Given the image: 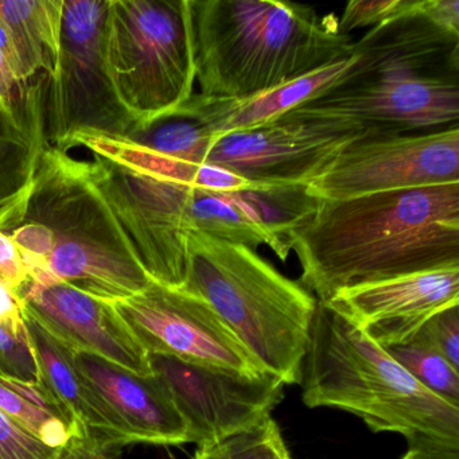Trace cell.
Here are the masks:
<instances>
[{
	"label": "cell",
	"mask_w": 459,
	"mask_h": 459,
	"mask_svg": "<svg viewBox=\"0 0 459 459\" xmlns=\"http://www.w3.org/2000/svg\"><path fill=\"white\" fill-rule=\"evenodd\" d=\"M300 284L326 303L342 290L459 268V182L318 200L287 232Z\"/></svg>",
	"instance_id": "6da1fadb"
},
{
	"label": "cell",
	"mask_w": 459,
	"mask_h": 459,
	"mask_svg": "<svg viewBox=\"0 0 459 459\" xmlns=\"http://www.w3.org/2000/svg\"><path fill=\"white\" fill-rule=\"evenodd\" d=\"M0 230L20 249L29 278L49 275L109 303L152 284L90 162L50 144L41 150L28 197Z\"/></svg>",
	"instance_id": "7a4b0ae2"
},
{
	"label": "cell",
	"mask_w": 459,
	"mask_h": 459,
	"mask_svg": "<svg viewBox=\"0 0 459 459\" xmlns=\"http://www.w3.org/2000/svg\"><path fill=\"white\" fill-rule=\"evenodd\" d=\"M303 403L338 408L373 432H396L408 451L459 459V408L435 396L380 345L319 303L300 369Z\"/></svg>",
	"instance_id": "3957f363"
},
{
	"label": "cell",
	"mask_w": 459,
	"mask_h": 459,
	"mask_svg": "<svg viewBox=\"0 0 459 459\" xmlns=\"http://www.w3.org/2000/svg\"><path fill=\"white\" fill-rule=\"evenodd\" d=\"M201 95L243 99L275 90L345 57L351 34L334 15L270 0H189Z\"/></svg>",
	"instance_id": "277c9868"
},
{
	"label": "cell",
	"mask_w": 459,
	"mask_h": 459,
	"mask_svg": "<svg viewBox=\"0 0 459 459\" xmlns=\"http://www.w3.org/2000/svg\"><path fill=\"white\" fill-rule=\"evenodd\" d=\"M92 157L93 181L155 283L184 287L187 241L195 232L252 249L270 247L283 262L289 256L286 238L263 222L248 193L193 189Z\"/></svg>",
	"instance_id": "5b68a950"
},
{
	"label": "cell",
	"mask_w": 459,
	"mask_h": 459,
	"mask_svg": "<svg viewBox=\"0 0 459 459\" xmlns=\"http://www.w3.org/2000/svg\"><path fill=\"white\" fill-rule=\"evenodd\" d=\"M182 289L205 300L267 372L286 385L300 369L318 300L256 249L192 233Z\"/></svg>",
	"instance_id": "8992f818"
},
{
	"label": "cell",
	"mask_w": 459,
	"mask_h": 459,
	"mask_svg": "<svg viewBox=\"0 0 459 459\" xmlns=\"http://www.w3.org/2000/svg\"><path fill=\"white\" fill-rule=\"evenodd\" d=\"M107 58L136 125L173 114L195 93L189 0H111Z\"/></svg>",
	"instance_id": "52a82bcc"
},
{
	"label": "cell",
	"mask_w": 459,
	"mask_h": 459,
	"mask_svg": "<svg viewBox=\"0 0 459 459\" xmlns=\"http://www.w3.org/2000/svg\"><path fill=\"white\" fill-rule=\"evenodd\" d=\"M111 0H64L57 68L45 85L48 143L60 152L80 136L123 138L136 126L117 95L107 58Z\"/></svg>",
	"instance_id": "ba28073f"
},
{
	"label": "cell",
	"mask_w": 459,
	"mask_h": 459,
	"mask_svg": "<svg viewBox=\"0 0 459 459\" xmlns=\"http://www.w3.org/2000/svg\"><path fill=\"white\" fill-rule=\"evenodd\" d=\"M458 76L407 71L369 74L298 107L279 120L338 123L375 135L455 127Z\"/></svg>",
	"instance_id": "9c48e42d"
},
{
	"label": "cell",
	"mask_w": 459,
	"mask_h": 459,
	"mask_svg": "<svg viewBox=\"0 0 459 459\" xmlns=\"http://www.w3.org/2000/svg\"><path fill=\"white\" fill-rule=\"evenodd\" d=\"M459 182V127L367 135L349 144L307 186L316 200H341Z\"/></svg>",
	"instance_id": "30bf717a"
},
{
	"label": "cell",
	"mask_w": 459,
	"mask_h": 459,
	"mask_svg": "<svg viewBox=\"0 0 459 459\" xmlns=\"http://www.w3.org/2000/svg\"><path fill=\"white\" fill-rule=\"evenodd\" d=\"M367 135L375 134L332 122L278 120L254 130L212 136L198 163L263 186L307 187L343 149Z\"/></svg>",
	"instance_id": "8fae6325"
},
{
	"label": "cell",
	"mask_w": 459,
	"mask_h": 459,
	"mask_svg": "<svg viewBox=\"0 0 459 459\" xmlns=\"http://www.w3.org/2000/svg\"><path fill=\"white\" fill-rule=\"evenodd\" d=\"M112 305L149 354L254 377L267 373L216 311L184 289L152 281L144 291Z\"/></svg>",
	"instance_id": "7c38bea8"
},
{
	"label": "cell",
	"mask_w": 459,
	"mask_h": 459,
	"mask_svg": "<svg viewBox=\"0 0 459 459\" xmlns=\"http://www.w3.org/2000/svg\"><path fill=\"white\" fill-rule=\"evenodd\" d=\"M149 361L198 446L256 426L283 400L286 384L273 373L254 377L165 354H149Z\"/></svg>",
	"instance_id": "4fadbf2b"
},
{
	"label": "cell",
	"mask_w": 459,
	"mask_h": 459,
	"mask_svg": "<svg viewBox=\"0 0 459 459\" xmlns=\"http://www.w3.org/2000/svg\"><path fill=\"white\" fill-rule=\"evenodd\" d=\"M18 294L26 311L72 351L101 357L138 375H152L149 353L112 303L49 275L30 276Z\"/></svg>",
	"instance_id": "5bb4252c"
},
{
	"label": "cell",
	"mask_w": 459,
	"mask_h": 459,
	"mask_svg": "<svg viewBox=\"0 0 459 459\" xmlns=\"http://www.w3.org/2000/svg\"><path fill=\"white\" fill-rule=\"evenodd\" d=\"M458 303L459 268H445L342 290L325 305L385 348L410 340L429 316Z\"/></svg>",
	"instance_id": "9a60e30c"
},
{
	"label": "cell",
	"mask_w": 459,
	"mask_h": 459,
	"mask_svg": "<svg viewBox=\"0 0 459 459\" xmlns=\"http://www.w3.org/2000/svg\"><path fill=\"white\" fill-rule=\"evenodd\" d=\"M376 64V55L362 39L345 57L275 90L243 99H212L193 93L174 114L203 126L212 136L254 130L275 123L303 104L362 79Z\"/></svg>",
	"instance_id": "2e32d148"
},
{
	"label": "cell",
	"mask_w": 459,
	"mask_h": 459,
	"mask_svg": "<svg viewBox=\"0 0 459 459\" xmlns=\"http://www.w3.org/2000/svg\"><path fill=\"white\" fill-rule=\"evenodd\" d=\"M76 364L117 416L130 443H189L186 423L162 378L154 373L138 375L90 353H76Z\"/></svg>",
	"instance_id": "e0dca14e"
},
{
	"label": "cell",
	"mask_w": 459,
	"mask_h": 459,
	"mask_svg": "<svg viewBox=\"0 0 459 459\" xmlns=\"http://www.w3.org/2000/svg\"><path fill=\"white\" fill-rule=\"evenodd\" d=\"M25 322L39 384L49 392L77 431L130 445L117 416L80 372L76 351L53 337L26 308Z\"/></svg>",
	"instance_id": "ac0fdd59"
},
{
	"label": "cell",
	"mask_w": 459,
	"mask_h": 459,
	"mask_svg": "<svg viewBox=\"0 0 459 459\" xmlns=\"http://www.w3.org/2000/svg\"><path fill=\"white\" fill-rule=\"evenodd\" d=\"M64 0H0L26 80L50 77L60 56Z\"/></svg>",
	"instance_id": "d6986e66"
},
{
	"label": "cell",
	"mask_w": 459,
	"mask_h": 459,
	"mask_svg": "<svg viewBox=\"0 0 459 459\" xmlns=\"http://www.w3.org/2000/svg\"><path fill=\"white\" fill-rule=\"evenodd\" d=\"M0 411L52 447L63 448L74 434H80L39 383H26L0 373Z\"/></svg>",
	"instance_id": "ffe728a7"
},
{
	"label": "cell",
	"mask_w": 459,
	"mask_h": 459,
	"mask_svg": "<svg viewBox=\"0 0 459 459\" xmlns=\"http://www.w3.org/2000/svg\"><path fill=\"white\" fill-rule=\"evenodd\" d=\"M42 149L0 103V224L28 197Z\"/></svg>",
	"instance_id": "44dd1931"
},
{
	"label": "cell",
	"mask_w": 459,
	"mask_h": 459,
	"mask_svg": "<svg viewBox=\"0 0 459 459\" xmlns=\"http://www.w3.org/2000/svg\"><path fill=\"white\" fill-rule=\"evenodd\" d=\"M384 351L423 388L459 408V370L418 333L404 342L385 346Z\"/></svg>",
	"instance_id": "7402d4cb"
},
{
	"label": "cell",
	"mask_w": 459,
	"mask_h": 459,
	"mask_svg": "<svg viewBox=\"0 0 459 459\" xmlns=\"http://www.w3.org/2000/svg\"><path fill=\"white\" fill-rule=\"evenodd\" d=\"M195 459H292L278 423L271 416L217 442L198 446Z\"/></svg>",
	"instance_id": "603a6c76"
},
{
	"label": "cell",
	"mask_w": 459,
	"mask_h": 459,
	"mask_svg": "<svg viewBox=\"0 0 459 459\" xmlns=\"http://www.w3.org/2000/svg\"><path fill=\"white\" fill-rule=\"evenodd\" d=\"M0 373L26 383H39L26 325L20 329L0 325Z\"/></svg>",
	"instance_id": "cb8c5ba5"
},
{
	"label": "cell",
	"mask_w": 459,
	"mask_h": 459,
	"mask_svg": "<svg viewBox=\"0 0 459 459\" xmlns=\"http://www.w3.org/2000/svg\"><path fill=\"white\" fill-rule=\"evenodd\" d=\"M61 450L0 411V459H58Z\"/></svg>",
	"instance_id": "d4e9b609"
},
{
	"label": "cell",
	"mask_w": 459,
	"mask_h": 459,
	"mask_svg": "<svg viewBox=\"0 0 459 459\" xmlns=\"http://www.w3.org/2000/svg\"><path fill=\"white\" fill-rule=\"evenodd\" d=\"M416 333L459 370V303L429 316Z\"/></svg>",
	"instance_id": "484cf974"
},
{
	"label": "cell",
	"mask_w": 459,
	"mask_h": 459,
	"mask_svg": "<svg viewBox=\"0 0 459 459\" xmlns=\"http://www.w3.org/2000/svg\"><path fill=\"white\" fill-rule=\"evenodd\" d=\"M413 0H353L346 4L342 17L338 20V28L343 34L361 28H375L396 15L408 12Z\"/></svg>",
	"instance_id": "4316f807"
},
{
	"label": "cell",
	"mask_w": 459,
	"mask_h": 459,
	"mask_svg": "<svg viewBox=\"0 0 459 459\" xmlns=\"http://www.w3.org/2000/svg\"><path fill=\"white\" fill-rule=\"evenodd\" d=\"M125 446L96 435L74 434L61 450L58 459H122Z\"/></svg>",
	"instance_id": "83f0119b"
},
{
	"label": "cell",
	"mask_w": 459,
	"mask_h": 459,
	"mask_svg": "<svg viewBox=\"0 0 459 459\" xmlns=\"http://www.w3.org/2000/svg\"><path fill=\"white\" fill-rule=\"evenodd\" d=\"M0 281L18 292L29 281L25 260L14 241L4 230H0Z\"/></svg>",
	"instance_id": "f1b7e54d"
},
{
	"label": "cell",
	"mask_w": 459,
	"mask_h": 459,
	"mask_svg": "<svg viewBox=\"0 0 459 459\" xmlns=\"http://www.w3.org/2000/svg\"><path fill=\"white\" fill-rule=\"evenodd\" d=\"M415 10L448 33L459 36L458 0H416Z\"/></svg>",
	"instance_id": "f546056e"
},
{
	"label": "cell",
	"mask_w": 459,
	"mask_h": 459,
	"mask_svg": "<svg viewBox=\"0 0 459 459\" xmlns=\"http://www.w3.org/2000/svg\"><path fill=\"white\" fill-rule=\"evenodd\" d=\"M0 325L25 327V303L9 284L0 281Z\"/></svg>",
	"instance_id": "4dcf8cb0"
},
{
	"label": "cell",
	"mask_w": 459,
	"mask_h": 459,
	"mask_svg": "<svg viewBox=\"0 0 459 459\" xmlns=\"http://www.w3.org/2000/svg\"><path fill=\"white\" fill-rule=\"evenodd\" d=\"M402 459H432V458H426V456L418 455V454L410 453V451H407V454H405V455L403 456Z\"/></svg>",
	"instance_id": "1f68e13d"
}]
</instances>
